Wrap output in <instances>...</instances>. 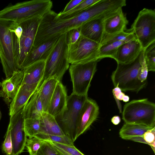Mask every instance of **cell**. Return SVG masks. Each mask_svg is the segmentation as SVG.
Segmentation results:
<instances>
[{
	"mask_svg": "<svg viewBox=\"0 0 155 155\" xmlns=\"http://www.w3.org/2000/svg\"><path fill=\"white\" fill-rule=\"evenodd\" d=\"M128 23L122 8H119L104 19V37L113 35L124 31L126 30Z\"/></svg>",
	"mask_w": 155,
	"mask_h": 155,
	"instance_id": "16",
	"label": "cell"
},
{
	"mask_svg": "<svg viewBox=\"0 0 155 155\" xmlns=\"http://www.w3.org/2000/svg\"><path fill=\"white\" fill-rule=\"evenodd\" d=\"M143 50V56L148 71H155V42Z\"/></svg>",
	"mask_w": 155,
	"mask_h": 155,
	"instance_id": "28",
	"label": "cell"
},
{
	"mask_svg": "<svg viewBox=\"0 0 155 155\" xmlns=\"http://www.w3.org/2000/svg\"><path fill=\"white\" fill-rule=\"evenodd\" d=\"M35 136L44 141H50L71 146L74 145V143L70 139L65 135L59 136L38 134Z\"/></svg>",
	"mask_w": 155,
	"mask_h": 155,
	"instance_id": "29",
	"label": "cell"
},
{
	"mask_svg": "<svg viewBox=\"0 0 155 155\" xmlns=\"http://www.w3.org/2000/svg\"><path fill=\"white\" fill-rule=\"evenodd\" d=\"M87 95L80 96L71 94L68 96L65 108L54 117L65 135L74 143L76 140V124L80 110Z\"/></svg>",
	"mask_w": 155,
	"mask_h": 155,
	"instance_id": "6",
	"label": "cell"
},
{
	"mask_svg": "<svg viewBox=\"0 0 155 155\" xmlns=\"http://www.w3.org/2000/svg\"><path fill=\"white\" fill-rule=\"evenodd\" d=\"M57 152L58 155H70L60 148L54 146Z\"/></svg>",
	"mask_w": 155,
	"mask_h": 155,
	"instance_id": "41",
	"label": "cell"
},
{
	"mask_svg": "<svg viewBox=\"0 0 155 155\" xmlns=\"http://www.w3.org/2000/svg\"><path fill=\"white\" fill-rule=\"evenodd\" d=\"M104 19H93L82 25L79 28L81 35L101 45L105 36Z\"/></svg>",
	"mask_w": 155,
	"mask_h": 155,
	"instance_id": "18",
	"label": "cell"
},
{
	"mask_svg": "<svg viewBox=\"0 0 155 155\" xmlns=\"http://www.w3.org/2000/svg\"><path fill=\"white\" fill-rule=\"evenodd\" d=\"M38 84H21L10 104L9 115H12L28 103L32 95L39 87Z\"/></svg>",
	"mask_w": 155,
	"mask_h": 155,
	"instance_id": "17",
	"label": "cell"
},
{
	"mask_svg": "<svg viewBox=\"0 0 155 155\" xmlns=\"http://www.w3.org/2000/svg\"><path fill=\"white\" fill-rule=\"evenodd\" d=\"M135 39H136L135 36L133 33L124 31L113 35L105 36L100 45L116 41H123L126 42Z\"/></svg>",
	"mask_w": 155,
	"mask_h": 155,
	"instance_id": "30",
	"label": "cell"
},
{
	"mask_svg": "<svg viewBox=\"0 0 155 155\" xmlns=\"http://www.w3.org/2000/svg\"><path fill=\"white\" fill-rule=\"evenodd\" d=\"M139 58L140 67L138 73V78L141 82H143L147 81L148 72L144 58L143 50L140 54Z\"/></svg>",
	"mask_w": 155,
	"mask_h": 155,
	"instance_id": "33",
	"label": "cell"
},
{
	"mask_svg": "<svg viewBox=\"0 0 155 155\" xmlns=\"http://www.w3.org/2000/svg\"><path fill=\"white\" fill-rule=\"evenodd\" d=\"M151 128L144 125L125 123L120 129L119 134L122 139L129 140L132 137L142 136Z\"/></svg>",
	"mask_w": 155,
	"mask_h": 155,
	"instance_id": "24",
	"label": "cell"
},
{
	"mask_svg": "<svg viewBox=\"0 0 155 155\" xmlns=\"http://www.w3.org/2000/svg\"><path fill=\"white\" fill-rule=\"evenodd\" d=\"M129 32L133 33L143 50L155 42V11L144 8L140 11Z\"/></svg>",
	"mask_w": 155,
	"mask_h": 155,
	"instance_id": "8",
	"label": "cell"
},
{
	"mask_svg": "<svg viewBox=\"0 0 155 155\" xmlns=\"http://www.w3.org/2000/svg\"><path fill=\"white\" fill-rule=\"evenodd\" d=\"M68 51L67 32L60 36L45 61L44 74L39 86L44 81L52 77L61 81L64 74L69 66Z\"/></svg>",
	"mask_w": 155,
	"mask_h": 155,
	"instance_id": "2",
	"label": "cell"
},
{
	"mask_svg": "<svg viewBox=\"0 0 155 155\" xmlns=\"http://www.w3.org/2000/svg\"><path fill=\"white\" fill-rule=\"evenodd\" d=\"M45 64V61H39L22 70L24 76L21 84H38L40 86L44 74Z\"/></svg>",
	"mask_w": 155,
	"mask_h": 155,
	"instance_id": "20",
	"label": "cell"
},
{
	"mask_svg": "<svg viewBox=\"0 0 155 155\" xmlns=\"http://www.w3.org/2000/svg\"><path fill=\"white\" fill-rule=\"evenodd\" d=\"M40 119L41 128L39 134L65 135L54 117L47 112H43Z\"/></svg>",
	"mask_w": 155,
	"mask_h": 155,
	"instance_id": "23",
	"label": "cell"
},
{
	"mask_svg": "<svg viewBox=\"0 0 155 155\" xmlns=\"http://www.w3.org/2000/svg\"><path fill=\"white\" fill-rule=\"evenodd\" d=\"M155 127L146 131L143 135L145 144L150 146L155 152Z\"/></svg>",
	"mask_w": 155,
	"mask_h": 155,
	"instance_id": "36",
	"label": "cell"
},
{
	"mask_svg": "<svg viewBox=\"0 0 155 155\" xmlns=\"http://www.w3.org/2000/svg\"><path fill=\"white\" fill-rule=\"evenodd\" d=\"M139 57L140 55L129 64L117 63V68L111 75L114 87L117 86L122 91L137 93L146 86L147 81L141 82L138 78L140 67Z\"/></svg>",
	"mask_w": 155,
	"mask_h": 155,
	"instance_id": "5",
	"label": "cell"
},
{
	"mask_svg": "<svg viewBox=\"0 0 155 155\" xmlns=\"http://www.w3.org/2000/svg\"><path fill=\"white\" fill-rule=\"evenodd\" d=\"M37 155H58L55 148L50 142L43 141Z\"/></svg>",
	"mask_w": 155,
	"mask_h": 155,
	"instance_id": "32",
	"label": "cell"
},
{
	"mask_svg": "<svg viewBox=\"0 0 155 155\" xmlns=\"http://www.w3.org/2000/svg\"><path fill=\"white\" fill-rule=\"evenodd\" d=\"M83 0H71L66 5L64 9L62 12V13H66L74 8Z\"/></svg>",
	"mask_w": 155,
	"mask_h": 155,
	"instance_id": "39",
	"label": "cell"
},
{
	"mask_svg": "<svg viewBox=\"0 0 155 155\" xmlns=\"http://www.w3.org/2000/svg\"><path fill=\"white\" fill-rule=\"evenodd\" d=\"M100 45L81 35L77 41L69 45L70 64H84L97 60L99 58Z\"/></svg>",
	"mask_w": 155,
	"mask_h": 155,
	"instance_id": "10",
	"label": "cell"
},
{
	"mask_svg": "<svg viewBox=\"0 0 155 155\" xmlns=\"http://www.w3.org/2000/svg\"><path fill=\"white\" fill-rule=\"evenodd\" d=\"M43 141L35 136L27 138L25 147L29 155H37Z\"/></svg>",
	"mask_w": 155,
	"mask_h": 155,
	"instance_id": "31",
	"label": "cell"
},
{
	"mask_svg": "<svg viewBox=\"0 0 155 155\" xmlns=\"http://www.w3.org/2000/svg\"><path fill=\"white\" fill-rule=\"evenodd\" d=\"M112 92L119 110V112L122 113L121 105L120 101H122L123 98L125 94L117 86L115 87L113 89Z\"/></svg>",
	"mask_w": 155,
	"mask_h": 155,
	"instance_id": "38",
	"label": "cell"
},
{
	"mask_svg": "<svg viewBox=\"0 0 155 155\" xmlns=\"http://www.w3.org/2000/svg\"><path fill=\"white\" fill-rule=\"evenodd\" d=\"M99 0H83L74 8L64 13L55 12L54 18L56 19H66L72 18L97 2Z\"/></svg>",
	"mask_w": 155,
	"mask_h": 155,
	"instance_id": "25",
	"label": "cell"
},
{
	"mask_svg": "<svg viewBox=\"0 0 155 155\" xmlns=\"http://www.w3.org/2000/svg\"><path fill=\"white\" fill-rule=\"evenodd\" d=\"M50 0H32L18 3L0 11V18L15 22L35 17H42L51 10Z\"/></svg>",
	"mask_w": 155,
	"mask_h": 155,
	"instance_id": "3",
	"label": "cell"
},
{
	"mask_svg": "<svg viewBox=\"0 0 155 155\" xmlns=\"http://www.w3.org/2000/svg\"><path fill=\"white\" fill-rule=\"evenodd\" d=\"M130 100V97L129 96L127 95H125L122 99V101L125 102H128Z\"/></svg>",
	"mask_w": 155,
	"mask_h": 155,
	"instance_id": "42",
	"label": "cell"
},
{
	"mask_svg": "<svg viewBox=\"0 0 155 155\" xmlns=\"http://www.w3.org/2000/svg\"><path fill=\"white\" fill-rule=\"evenodd\" d=\"M125 43L123 41H116L100 45L99 52V60L109 57L114 59L118 48Z\"/></svg>",
	"mask_w": 155,
	"mask_h": 155,
	"instance_id": "26",
	"label": "cell"
},
{
	"mask_svg": "<svg viewBox=\"0 0 155 155\" xmlns=\"http://www.w3.org/2000/svg\"><path fill=\"white\" fill-rule=\"evenodd\" d=\"M59 81L54 77L44 81L38 88L44 112H47L55 87Z\"/></svg>",
	"mask_w": 155,
	"mask_h": 155,
	"instance_id": "21",
	"label": "cell"
},
{
	"mask_svg": "<svg viewBox=\"0 0 155 155\" xmlns=\"http://www.w3.org/2000/svg\"><path fill=\"white\" fill-rule=\"evenodd\" d=\"M67 33L69 45L73 44L76 43L81 35L79 28L72 29Z\"/></svg>",
	"mask_w": 155,
	"mask_h": 155,
	"instance_id": "37",
	"label": "cell"
},
{
	"mask_svg": "<svg viewBox=\"0 0 155 155\" xmlns=\"http://www.w3.org/2000/svg\"><path fill=\"white\" fill-rule=\"evenodd\" d=\"M48 141L54 146L60 148L70 155H85L76 148L74 145L71 146L50 141Z\"/></svg>",
	"mask_w": 155,
	"mask_h": 155,
	"instance_id": "34",
	"label": "cell"
},
{
	"mask_svg": "<svg viewBox=\"0 0 155 155\" xmlns=\"http://www.w3.org/2000/svg\"><path fill=\"white\" fill-rule=\"evenodd\" d=\"M42 17H35L19 21H13L12 30L14 56L15 64L18 70L20 69L33 45Z\"/></svg>",
	"mask_w": 155,
	"mask_h": 155,
	"instance_id": "1",
	"label": "cell"
},
{
	"mask_svg": "<svg viewBox=\"0 0 155 155\" xmlns=\"http://www.w3.org/2000/svg\"><path fill=\"white\" fill-rule=\"evenodd\" d=\"M1 117H2V114H1V111H0V120L1 119Z\"/></svg>",
	"mask_w": 155,
	"mask_h": 155,
	"instance_id": "43",
	"label": "cell"
},
{
	"mask_svg": "<svg viewBox=\"0 0 155 155\" xmlns=\"http://www.w3.org/2000/svg\"><path fill=\"white\" fill-rule=\"evenodd\" d=\"M40 118L25 119V131L28 138L35 137L39 133L41 128Z\"/></svg>",
	"mask_w": 155,
	"mask_h": 155,
	"instance_id": "27",
	"label": "cell"
},
{
	"mask_svg": "<svg viewBox=\"0 0 155 155\" xmlns=\"http://www.w3.org/2000/svg\"><path fill=\"white\" fill-rule=\"evenodd\" d=\"M143 50L136 39L125 42L118 48L114 59L117 63L127 64L134 61Z\"/></svg>",
	"mask_w": 155,
	"mask_h": 155,
	"instance_id": "15",
	"label": "cell"
},
{
	"mask_svg": "<svg viewBox=\"0 0 155 155\" xmlns=\"http://www.w3.org/2000/svg\"><path fill=\"white\" fill-rule=\"evenodd\" d=\"M44 112L38 89L32 95L24 110V119L39 118Z\"/></svg>",
	"mask_w": 155,
	"mask_h": 155,
	"instance_id": "22",
	"label": "cell"
},
{
	"mask_svg": "<svg viewBox=\"0 0 155 155\" xmlns=\"http://www.w3.org/2000/svg\"><path fill=\"white\" fill-rule=\"evenodd\" d=\"M99 113V107L97 102L88 97L84 103L78 116L76 140L90 127L97 118Z\"/></svg>",
	"mask_w": 155,
	"mask_h": 155,
	"instance_id": "12",
	"label": "cell"
},
{
	"mask_svg": "<svg viewBox=\"0 0 155 155\" xmlns=\"http://www.w3.org/2000/svg\"><path fill=\"white\" fill-rule=\"evenodd\" d=\"M68 96L65 87L59 81L54 90L47 113L54 117L61 114L66 108Z\"/></svg>",
	"mask_w": 155,
	"mask_h": 155,
	"instance_id": "19",
	"label": "cell"
},
{
	"mask_svg": "<svg viewBox=\"0 0 155 155\" xmlns=\"http://www.w3.org/2000/svg\"><path fill=\"white\" fill-rule=\"evenodd\" d=\"M111 121L114 124L117 125L120 122L121 119L118 116H114L111 118Z\"/></svg>",
	"mask_w": 155,
	"mask_h": 155,
	"instance_id": "40",
	"label": "cell"
},
{
	"mask_svg": "<svg viewBox=\"0 0 155 155\" xmlns=\"http://www.w3.org/2000/svg\"><path fill=\"white\" fill-rule=\"evenodd\" d=\"M60 36L53 38L36 46H33L24 60L20 70H22L36 62L40 61H45Z\"/></svg>",
	"mask_w": 155,
	"mask_h": 155,
	"instance_id": "13",
	"label": "cell"
},
{
	"mask_svg": "<svg viewBox=\"0 0 155 155\" xmlns=\"http://www.w3.org/2000/svg\"><path fill=\"white\" fill-rule=\"evenodd\" d=\"M125 123L155 127V104L147 98L134 100L126 104L122 112Z\"/></svg>",
	"mask_w": 155,
	"mask_h": 155,
	"instance_id": "4",
	"label": "cell"
},
{
	"mask_svg": "<svg viewBox=\"0 0 155 155\" xmlns=\"http://www.w3.org/2000/svg\"><path fill=\"white\" fill-rule=\"evenodd\" d=\"M13 22L0 18V59L6 78L18 70L14 59L12 30Z\"/></svg>",
	"mask_w": 155,
	"mask_h": 155,
	"instance_id": "7",
	"label": "cell"
},
{
	"mask_svg": "<svg viewBox=\"0 0 155 155\" xmlns=\"http://www.w3.org/2000/svg\"><path fill=\"white\" fill-rule=\"evenodd\" d=\"M23 76V71L18 70L11 77L0 82V97L8 105H10L16 94Z\"/></svg>",
	"mask_w": 155,
	"mask_h": 155,
	"instance_id": "14",
	"label": "cell"
},
{
	"mask_svg": "<svg viewBox=\"0 0 155 155\" xmlns=\"http://www.w3.org/2000/svg\"><path fill=\"white\" fill-rule=\"evenodd\" d=\"M99 61L71 64L69 72L73 85L72 94L80 96L87 95L91 82L97 71Z\"/></svg>",
	"mask_w": 155,
	"mask_h": 155,
	"instance_id": "9",
	"label": "cell"
},
{
	"mask_svg": "<svg viewBox=\"0 0 155 155\" xmlns=\"http://www.w3.org/2000/svg\"><path fill=\"white\" fill-rule=\"evenodd\" d=\"M2 150L6 155H13V144L10 131L8 128L5 135V140L2 145Z\"/></svg>",
	"mask_w": 155,
	"mask_h": 155,
	"instance_id": "35",
	"label": "cell"
},
{
	"mask_svg": "<svg viewBox=\"0 0 155 155\" xmlns=\"http://www.w3.org/2000/svg\"><path fill=\"white\" fill-rule=\"evenodd\" d=\"M25 106L10 116L8 128L10 131L13 144L12 155H19L23 152L25 147L27 138L24 127Z\"/></svg>",
	"mask_w": 155,
	"mask_h": 155,
	"instance_id": "11",
	"label": "cell"
}]
</instances>
